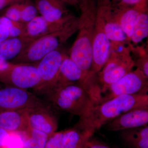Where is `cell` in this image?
Here are the masks:
<instances>
[{
    "mask_svg": "<svg viewBox=\"0 0 148 148\" xmlns=\"http://www.w3.org/2000/svg\"><path fill=\"white\" fill-rule=\"evenodd\" d=\"M47 95L56 108L79 118L95 105L89 90L79 84L57 85Z\"/></svg>",
    "mask_w": 148,
    "mask_h": 148,
    "instance_id": "3",
    "label": "cell"
},
{
    "mask_svg": "<svg viewBox=\"0 0 148 148\" xmlns=\"http://www.w3.org/2000/svg\"><path fill=\"white\" fill-rule=\"evenodd\" d=\"M0 82L10 86L27 90L34 89L39 84L40 78L36 65L12 63L0 75Z\"/></svg>",
    "mask_w": 148,
    "mask_h": 148,
    "instance_id": "9",
    "label": "cell"
},
{
    "mask_svg": "<svg viewBox=\"0 0 148 148\" xmlns=\"http://www.w3.org/2000/svg\"><path fill=\"white\" fill-rule=\"evenodd\" d=\"M98 10L103 19V27L111 46L130 43L127 37L116 20L112 11L111 0H98Z\"/></svg>",
    "mask_w": 148,
    "mask_h": 148,
    "instance_id": "11",
    "label": "cell"
},
{
    "mask_svg": "<svg viewBox=\"0 0 148 148\" xmlns=\"http://www.w3.org/2000/svg\"><path fill=\"white\" fill-rule=\"evenodd\" d=\"M31 42L22 36L8 38L0 43V59L8 61L14 59Z\"/></svg>",
    "mask_w": 148,
    "mask_h": 148,
    "instance_id": "18",
    "label": "cell"
},
{
    "mask_svg": "<svg viewBox=\"0 0 148 148\" xmlns=\"http://www.w3.org/2000/svg\"><path fill=\"white\" fill-rule=\"evenodd\" d=\"M66 53L61 49L50 52L36 64L39 75V84L34 90L47 95L55 85L59 69Z\"/></svg>",
    "mask_w": 148,
    "mask_h": 148,
    "instance_id": "7",
    "label": "cell"
},
{
    "mask_svg": "<svg viewBox=\"0 0 148 148\" xmlns=\"http://www.w3.org/2000/svg\"><path fill=\"white\" fill-rule=\"evenodd\" d=\"M27 110L0 111V127L9 132H25L29 127Z\"/></svg>",
    "mask_w": 148,
    "mask_h": 148,
    "instance_id": "17",
    "label": "cell"
},
{
    "mask_svg": "<svg viewBox=\"0 0 148 148\" xmlns=\"http://www.w3.org/2000/svg\"><path fill=\"white\" fill-rule=\"evenodd\" d=\"M1 148H24L23 138L20 132H11L5 146Z\"/></svg>",
    "mask_w": 148,
    "mask_h": 148,
    "instance_id": "28",
    "label": "cell"
},
{
    "mask_svg": "<svg viewBox=\"0 0 148 148\" xmlns=\"http://www.w3.org/2000/svg\"><path fill=\"white\" fill-rule=\"evenodd\" d=\"M0 24L3 25L8 30L9 37L22 36L24 34L25 24L12 21L5 16H0Z\"/></svg>",
    "mask_w": 148,
    "mask_h": 148,
    "instance_id": "24",
    "label": "cell"
},
{
    "mask_svg": "<svg viewBox=\"0 0 148 148\" xmlns=\"http://www.w3.org/2000/svg\"><path fill=\"white\" fill-rule=\"evenodd\" d=\"M148 78L137 68L107 88L98 104L120 95L148 94Z\"/></svg>",
    "mask_w": 148,
    "mask_h": 148,
    "instance_id": "6",
    "label": "cell"
},
{
    "mask_svg": "<svg viewBox=\"0 0 148 148\" xmlns=\"http://www.w3.org/2000/svg\"><path fill=\"white\" fill-rule=\"evenodd\" d=\"M9 37L8 30L4 26L0 24V43Z\"/></svg>",
    "mask_w": 148,
    "mask_h": 148,
    "instance_id": "32",
    "label": "cell"
},
{
    "mask_svg": "<svg viewBox=\"0 0 148 148\" xmlns=\"http://www.w3.org/2000/svg\"><path fill=\"white\" fill-rule=\"evenodd\" d=\"M134 67L135 61L131 55L129 44L111 47L108 61L96 75L101 95L110 85L132 71Z\"/></svg>",
    "mask_w": 148,
    "mask_h": 148,
    "instance_id": "5",
    "label": "cell"
},
{
    "mask_svg": "<svg viewBox=\"0 0 148 148\" xmlns=\"http://www.w3.org/2000/svg\"><path fill=\"white\" fill-rule=\"evenodd\" d=\"M64 131L55 132L48 138L45 148H62Z\"/></svg>",
    "mask_w": 148,
    "mask_h": 148,
    "instance_id": "27",
    "label": "cell"
},
{
    "mask_svg": "<svg viewBox=\"0 0 148 148\" xmlns=\"http://www.w3.org/2000/svg\"><path fill=\"white\" fill-rule=\"evenodd\" d=\"M111 5L114 17L130 42L133 29L138 18L143 12L148 9V6L117 7L112 5V4Z\"/></svg>",
    "mask_w": 148,
    "mask_h": 148,
    "instance_id": "15",
    "label": "cell"
},
{
    "mask_svg": "<svg viewBox=\"0 0 148 148\" xmlns=\"http://www.w3.org/2000/svg\"><path fill=\"white\" fill-rule=\"evenodd\" d=\"M111 53V42L106 36L102 15L97 7L95 29L92 42V63L90 73L96 75L103 68Z\"/></svg>",
    "mask_w": 148,
    "mask_h": 148,
    "instance_id": "10",
    "label": "cell"
},
{
    "mask_svg": "<svg viewBox=\"0 0 148 148\" xmlns=\"http://www.w3.org/2000/svg\"><path fill=\"white\" fill-rule=\"evenodd\" d=\"M72 19L64 22H52L48 21L41 16H37L25 24L22 37L32 41L62 29Z\"/></svg>",
    "mask_w": 148,
    "mask_h": 148,
    "instance_id": "16",
    "label": "cell"
},
{
    "mask_svg": "<svg viewBox=\"0 0 148 148\" xmlns=\"http://www.w3.org/2000/svg\"><path fill=\"white\" fill-rule=\"evenodd\" d=\"M120 136L128 148H148V126L124 130Z\"/></svg>",
    "mask_w": 148,
    "mask_h": 148,
    "instance_id": "19",
    "label": "cell"
},
{
    "mask_svg": "<svg viewBox=\"0 0 148 148\" xmlns=\"http://www.w3.org/2000/svg\"><path fill=\"white\" fill-rule=\"evenodd\" d=\"M92 135L75 127L64 130L62 148H85Z\"/></svg>",
    "mask_w": 148,
    "mask_h": 148,
    "instance_id": "20",
    "label": "cell"
},
{
    "mask_svg": "<svg viewBox=\"0 0 148 148\" xmlns=\"http://www.w3.org/2000/svg\"><path fill=\"white\" fill-rule=\"evenodd\" d=\"M22 3L14 4L9 7L3 14V16L12 21L20 22Z\"/></svg>",
    "mask_w": 148,
    "mask_h": 148,
    "instance_id": "26",
    "label": "cell"
},
{
    "mask_svg": "<svg viewBox=\"0 0 148 148\" xmlns=\"http://www.w3.org/2000/svg\"><path fill=\"white\" fill-rule=\"evenodd\" d=\"M38 10L36 5L31 3H22L20 22L26 24L37 16Z\"/></svg>",
    "mask_w": 148,
    "mask_h": 148,
    "instance_id": "25",
    "label": "cell"
},
{
    "mask_svg": "<svg viewBox=\"0 0 148 148\" xmlns=\"http://www.w3.org/2000/svg\"><path fill=\"white\" fill-rule=\"evenodd\" d=\"M98 0H80L77 36L69 56L80 68L90 73L92 63V42L95 31Z\"/></svg>",
    "mask_w": 148,
    "mask_h": 148,
    "instance_id": "2",
    "label": "cell"
},
{
    "mask_svg": "<svg viewBox=\"0 0 148 148\" xmlns=\"http://www.w3.org/2000/svg\"><path fill=\"white\" fill-rule=\"evenodd\" d=\"M148 106V94L117 96L94 105L74 127L93 135L109 121L132 109Z\"/></svg>",
    "mask_w": 148,
    "mask_h": 148,
    "instance_id": "1",
    "label": "cell"
},
{
    "mask_svg": "<svg viewBox=\"0 0 148 148\" xmlns=\"http://www.w3.org/2000/svg\"><path fill=\"white\" fill-rule=\"evenodd\" d=\"M12 1L13 0H0V10L4 8Z\"/></svg>",
    "mask_w": 148,
    "mask_h": 148,
    "instance_id": "35",
    "label": "cell"
},
{
    "mask_svg": "<svg viewBox=\"0 0 148 148\" xmlns=\"http://www.w3.org/2000/svg\"><path fill=\"white\" fill-rule=\"evenodd\" d=\"M85 148H113L111 147L106 143L98 140L97 138H93V135L88 139Z\"/></svg>",
    "mask_w": 148,
    "mask_h": 148,
    "instance_id": "30",
    "label": "cell"
},
{
    "mask_svg": "<svg viewBox=\"0 0 148 148\" xmlns=\"http://www.w3.org/2000/svg\"><path fill=\"white\" fill-rule=\"evenodd\" d=\"M35 5L40 16L50 22L67 21L75 17L60 0H35Z\"/></svg>",
    "mask_w": 148,
    "mask_h": 148,
    "instance_id": "14",
    "label": "cell"
},
{
    "mask_svg": "<svg viewBox=\"0 0 148 148\" xmlns=\"http://www.w3.org/2000/svg\"><path fill=\"white\" fill-rule=\"evenodd\" d=\"M65 4H68L70 5L73 6L79 10V5L80 0H60Z\"/></svg>",
    "mask_w": 148,
    "mask_h": 148,
    "instance_id": "34",
    "label": "cell"
},
{
    "mask_svg": "<svg viewBox=\"0 0 148 148\" xmlns=\"http://www.w3.org/2000/svg\"><path fill=\"white\" fill-rule=\"evenodd\" d=\"M23 138L24 148H45L49 136L39 130L29 127L20 132Z\"/></svg>",
    "mask_w": 148,
    "mask_h": 148,
    "instance_id": "21",
    "label": "cell"
},
{
    "mask_svg": "<svg viewBox=\"0 0 148 148\" xmlns=\"http://www.w3.org/2000/svg\"><path fill=\"white\" fill-rule=\"evenodd\" d=\"M11 64L12 63H9L8 61H3L0 59V75L9 68Z\"/></svg>",
    "mask_w": 148,
    "mask_h": 148,
    "instance_id": "33",
    "label": "cell"
},
{
    "mask_svg": "<svg viewBox=\"0 0 148 148\" xmlns=\"http://www.w3.org/2000/svg\"><path fill=\"white\" fill-rule=\"evenodd\" d=\"M131 52L135 53L137 56V59L135 61V66L140 69L148 78V55L147 49L142 46L134 47L132 44L129 46Z\"/></svg>",
    "mask_w": 148,
    "mask_h": 148,
    "instance_id": "23",
    "label": "cell"
},
{
    "mask_svg": "<svg viewBox=\"0 0 148 148\" xmlns=\"http://www.w3.org/2000/svg\"><path fill=\"white\" fill-rule=\"evenodd\" d=\"M10 132L0 127V148L5 146L10 138Z\"/></svg>",
    "mask_w": 148,
    "mask_h": 148,
    "instance_id": "31",
    "label": "cell"
},
{
    "mask_svg": "<svg viewBox=\"0 0 148 148\" xmlns=\"http://www.w3.org/2000/svg\"><path fill=\"white\" fill-rule=\"evenodd\" d=\"M47 104L27 89L12 86L0 89V111L21 110Z\"/></svg>",
    "mask_w": 148,
    "mask_h": 148,
    "instance_id": "8",
    "label": "cell"
},
{
    "mask_svg": "<svg viewBox=\"0 0 148 148\" xmlns=\"http://www.w3.org/2000/svg\"></svg>",
    "mask_w": 148,
    "mask_h": 148,
    "instance_id": "36",
    "label": "cell"
},
{
    "mask_svg": "<svg viewBox=\"0 0 148 148\" xmlns=\"http://www.w3.org/2000/svg\"><path fill=\"white\" fill-rule=\"evenodd\" d=\"M78 17H75L62 29L34 40L16 58L15 64L36 65L50 52L61 48L77 32Z\"/></svg>",
    "mask_w": 148,
    "mask_h": 148,
    "instance_id": "4",
    "label": "cell"
},
{
    "mask_svg": "<svg viewBox=\"0 0 148 148\" xmlns=\"http://www.w3.org/2000/svg\"><path fill=\"white\" fill-rule=\"evenodd\" d=\"M111 3L112 5L117 7L148 6L147 0H111Z\"/></svg>",
    "mask_w": 148,
    "mask_h": 148,
    "instance_id": "29",
    "label": "cell"
},
{
    "mask_svg": "<svg viewBox=\"0 0 148 148\" xmlns=\"http://www.w3.org/2000/svg\"><path fill=\"white\" fill-rule=\"evenodd\" d=\"M148 35V12L147 9L140 14L133 29L130 42L137 45L147 38Z\"/></svg>",
    "mask_w": 148,
    "mask_h": 148,
    "instance_id": "22",
    "label": "cell"
},
{
    "mask_svg": "<svg viewBox=\"0 0 148 148\" xmlns=\"http://www.w3.org/2000/svg\"><path fill=\"white\" fill-rule=\"evenodd\" d=\"M27 114L29 127L41 131L49 136L56 132L58 119L47 104L27 109Z\"/></svg>",
    "mask_w": 148,
    "mask_h": 148,
    "instance_id": "12",
    "label": "cell"
},
{
    "mask_svg": "<svg viewBox=\"0 0 148 148\" xmlns=\"http://www.w3.org/2000/svg\"><path fill=\"white\" fill-rule=\"evenodd\" d=\"M148 106L132 109L121 114L119 116L105 125L109 131H121L147 125Z\"/></svg>",
    "mask_w": 148,
    "mask_h": 148,
    "instance_id": "13",
    "label": "cell"
}]
</instances>
